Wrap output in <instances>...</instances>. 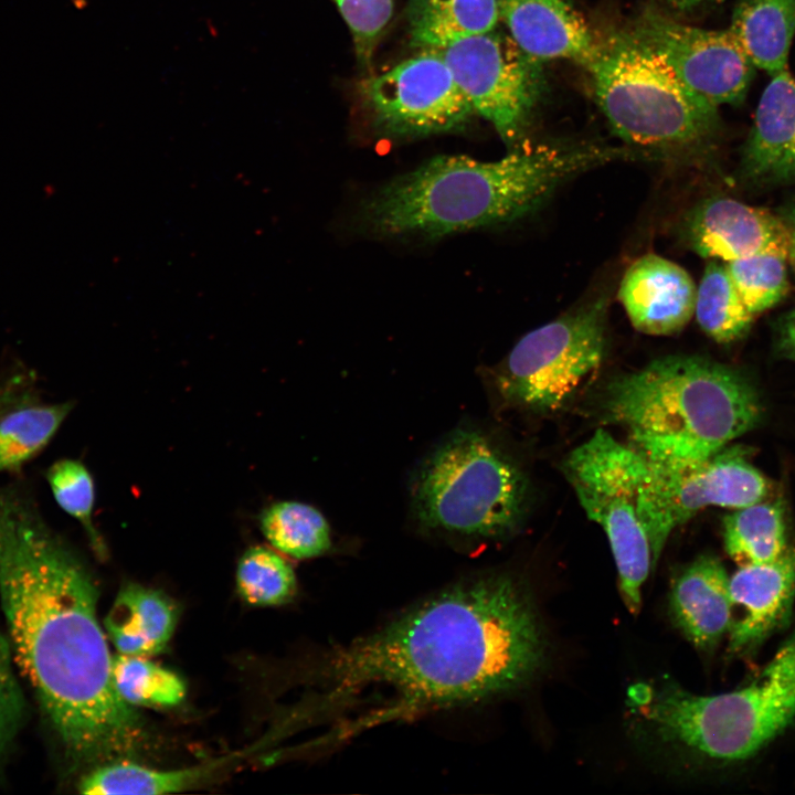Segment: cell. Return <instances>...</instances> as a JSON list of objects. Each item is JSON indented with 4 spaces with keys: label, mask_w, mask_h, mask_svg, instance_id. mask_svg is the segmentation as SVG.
I'll list each match as a JSON object with an SVG mask.
<instances>
[{
    "label": "cell",
    "mask_w": 795,
    "mask_h": 795,
    "mask_svg": "<svg viewBox=\"0 0 795 795\" xmlns=\"http://www.w3.org/2000/svg\"><path fill=\"white\" fill-rule=\"evenodd\" d=\"M791 230V246L788 253V262L795 272V208L789 212L786 219Z\"/></svg>",
    "instance_id": "8d00e7d4"
},
{
    "label": "cell",
    "mask_w": 795,
    "mask_h": 795,
    "mask_svg": "<svg viewBox=\"0 0 795 795\" xmlns=\"http://www.w3.org/2000/svg\"><path fill=\"white\" fill-rule=\"evenodd\" d=\"M607 300L598 298L523 336L496 373L510 404L555 412L591 381L606 347Z\"/></svg>",
    "instance_id": "9c48e42d"
},
{
    "label": "cell",
    "mask_w": 795,
    "mask_h": 795,
    "mask_svg": "<svg viewBox=\"0 0 795 795\" xmlns=\"http://www.w3.org/2000/svg\"><path fill=\"white\" fill-rule=\"evenodd\" d=\"M661 3L677 12H690L702 6L717 2L719 0H659Z\"/></svg>",
    "instance_id": "d590c367"
},
{
    "label": "cell",
    "mask_w": 795,
    "mask_h": 795,
    "mask_svg": "<svg viewBox=\"0 0 795 795\" xmlns=\"http://www.w3.org/2000/svg\"><path fill=\"white\" fill-rule=\"evenodd\" d=\"M433 51L447 63L475 114L516 147L544 89L542 61L523 52L498 26Z\"/></svg>",
    "instance_id": "30bf717a"
},
{
    "label": "cell",
    "mask_w": 795,
    "mask_h": 795,
    "mask_svg": "<svg viewBox=\"0 0 795 795\" xmlns=\"http://www.w3.org/2000/svg\"><path fill=\"white\" fill-rule=\"evenodd\" d=\"M787 262L786 256L763 253L724 263L736 292L754 317L778 304L788 292Z\"/></svg>",
    "instance_id": "f546056e"
},
{
    "label": "cell",
    "mask_w": 795,
    "mask_h": 795,
    "mask_svg": "<svg viewBox=\"0 0 795 795\" xmlns=\"http://www.w3.org/2000/svg\"><path fill=\"white\" fill-rule=\"evenodd\" d=\"M499 17L517 45L537 60L568 59L587 70L597 55L600 43L568 0H499Z\"/></svg>",
    "instance_id": "e0dca14e"
},
{
    "label": "cell",
    "mask_w": 795,
    "mask_h": 795,
    "mask_svg": "<svg viewBox=\"0 0 795 795\" xmlns=\"http://www.w3.org/2000/svg\"><path fill=\"white\" fill-rule=\"evenodd\" d=\"M562 470L586 516L604 530L623 601L638 613L642 586L674 530L659 506L649 462L598 428L566 455Z\"/></svg>",
    "instance_id": "8992f818"
},
{
    "label": "cell",
    "mask_w": 795,
    "mask_h": 795,
    "mask_svg": "<svg viewBox=\"0 0 795 795\" xmlns=\"http://www.w3.org/2000/svg\"><path fill=\"white\" fill-rule=\"evenodd\" d=\"M587 71L612 129L635 148L686 153L718 128V107L689 89L629 31L600 44Z\"/></svg>",
    "instance_id": "52a82bcc"
},
{
    "label": "cell",
    "mask_w": 795,
    "mask_h": 795,
    "mask_svg": "<svg viewBox=\"0 0 795 795\" xmlns=\"http://www.w3.org/2000/svg\"><path fill=\"white\" fill-rule=\"evenodd\" d=\"M695 315L700 328L714 341L730 343L742 338L754 316L736 292L725 265L711 259L696 294Z\"/></svg>",
    "instance_id": "484cf974"
},
{
    "label": "cell",
    "mask_w": 795,
    "mask_h": 795,
    "mask_svg": "<svg viewBox=\"0 0 795 795\" xmlns=\"http://www.w3.org/2000/svg\"><path fill=\"white\" fill-rule=\"evenodd\" d=\"M178 622V608L165 593L137 583L125 584L104 621L117 654L150 657L163 651Z\"/></svg>",
    "instance_id": "ffe728a7"
},
{
    "label": "cell",
    "mask_w": 795,
    "mask_h": 795,
    "mask_svg": "<svg viewBox=\"0 0 795 795\" xmlns=\"http://www.w3.org/2000/svg\"><path fill=\"white\" fill-rule=\"evenodd\" d=\"M528 595L512 579L459 584L327 656L319 683L327 707L372 689L389 691V716L478 701L528 680L544 659Z\"/></svg>",
    "instance_id": "7a4b0ae2"
},
{
    "label": "cell",
    "mask_w": 795,
    "mask_h": 795,
    "mask_svg": "<svg viewBox=\"0 0 795 795\" xmlns=\"http://www.w3.org/2000/svg\"><path fill=\"white\" fill-rule=\"evenodd\" d=\"M235 583L241 598L258 607L284 605L297 593V581L290 564L263 545L251 547L242 554Z\"/></svg>",
    "instance_id": "f1b7e54d"
},
{
    "label": "cell",
    "mask_w": 795,
    "mask_h": 795,
    "mask_svg": "<svg viewBox=\"0 0 795 795\" xmlns=\"http://www.w3.org/2000/svg\"><path fill=\"white\" fill-rule=\"evenodd\" d=\"M361 94L375 123L395 135L457 130L475 114L449 66L433 50L367 78Z\"/></svg>",
    "instance_id": "8fae6325"
},
{
    "label": "cell",
    "mask_w": 795,
    "mask_h": 795,
    "mask_svg": "<svg viewBox=\"0 0 795 795\" xmlns=\"http://www.w3.org/2000/svg\"><path fill=\"white\" fill-rule=\"evenodd\" d=\"M697 288L678 264L655 254L636 259L626 271L618 298L640 332L655 336L680 331L695 315Z\"/></svg>",
    "instance_id": "2e32d148"
},
{
    "label": "cell",
    "mask_w": 795,
    "mask_h": 795,
    "mask_svg": "<svg viewBox=\"0 0 795 795\" xmlns=\"http://www.w3.org/2000/svg\"><path fill=\"white\" fill-rule=\"evenodd\" d=\"M28 396L19 377L0 384V414Z\"/></svg>",
    "instance_id": "836d02e7"
},
{
    "label": "cell",
    "mask_w": 795,
    "mask_h": 795,
    "mask_svg": "<svg viewBox=\"0 0 795 795\" xmlns=\"http://www.w3.org/2000/svg\"><path fill=\"white\" fill-rule=\"evenodd\" d=\"M729 649L755 650L788 618L795 597V547L773 561L740 565L729 580Z\"/></svg>",
    "instance_id": "9a60e30c"
},
{
    "label": "cell",
    "mask_w": 795,
    "mask_h": 795,
    "mask_svg": "<svg viewBox=\"0 0 795 795\" xmlns=\"http://www.w3.org/2000/svg\"><path fill=\"white\" fill-rule=\"evenodd\" d=\"M10 640L0 629V778L26 716Z\"/></svg>",
    "instance_id": "1f68e13d"
},
{
    "label": "cell",
    "mask_w": 795,
    "mask_h": 795,
    "mask_svg": "<svg viewBox=\"0 0 795 795\" xmlns=\"http://www.w3.org/2000/svg\"><path fill=\"white\" fill-rule=\"evenodd\" d=\"M729 30L755 68L774 76L787 68L795 0H739Z\"/></svg>",
    "instance_id": "44dd1931"
},
{
    "label": "cell",
    "mask_w": 795,
    "mask_h": 795,
    "mask_svg": "<svg viewBox=\"0 0 795 795\" xmlns=\"http://www.w3.org/2000/svg\"><path fill=\"white\" fill-rule=\"evenodd\" d=\"M729 580L716 556H698L674 580L670 591L672 619L698 649L714 648L728 634L732 618Z\"/></svg>",
    "instance_id": "d6986e66"
},
{
    "label": "cell",
    "mask_w": 795,
    "mask_h": 795,
    "mask_svg": "<svg viewBox=\"0 0 795 795\" xmlns=\"http://www.w3.org/2000/svg\"><path fill=\"white\" fill-rule=\"evenodd\" d=\"M73 409V402L39 404L26 396L0 414V473L19 469L41 452Z\"/></svg>",
    "instance_id": "603a6c76"
},
{
    "label": "cell",
    "mask_w": 795,
    "mask_h": 795,
    "mask_svg": "<svg viewBox=\"0 0 795 795\" xmlns=\"http://www.w3.org/2000/svg\"><path fill=\"white\" fill-rule=\"evenodd\" d=\"M759 100L743 151V168L757 182H795V78L771 76Z\"/></svg>",
    "instance_id": "ac0fdd59"
},
{
    "label": "cell",
    "mask_w": 795,
    "mask_h": 795,
    "mask_svg": "<svg viewBox=\"0 0 795 795\" xmlns=\"http://www.w3.org/2000/svg\"><path fill=\"white\" fill-rule=\"evenodd\" d=\"M259 527L267 541L295 559L324 554L330 548V531L324 516L298 501H278L259 515Z\"/></svg>",
    "instance_id": "4316f807"
},
{
    "label": "cell",
    "mask_w": 795,
    "mask_h": 795,
    "mask_svg": "<svg viewBox=\"0 0 795 795\" xmlns=\"http://www.w3.org/2000/svg\"><path fill=\"white\" fill-rule=\"evenodd\" d=\"M604 420L658 465L706 458L750 431L761 405L738 371L695 356H667L612 379L601 399Z\"/></svg>",
    "instance_id": "277c9868"
},
{
    "label": "cell",
    "mask_w": 795,
    "mask_h": 795,
    "mask_svg": "<svg viewBox=\"0 0 795 795\" xmlns=\"http://www.w3.org/2000/svg\"><path fill=\"white\" fill-rule=\"evenodd\" d=\"M781 341L784 349L795 356V308L783 319Z\"/></svg>",
    "instance_id": "e575fe53"
},
{
    "label": "cell",
    "mask_w": 795,
    "mask_h": 795,
    "mask_svg": "<svg viewBox=\"0 0 795 795\" xmlns=\"http://www.w3.org/2000/svg\"><path fill=\"white\" fill-rule=\"evenodd\" d=\"M113 680L120 698L135 708L176 707L187 692L176 672L144 656H114Z\"/></svg>",
    "instance_id": "83f0119b"
},
{
    "label": "cell",
    "mask_w": 795,
    "mask_h": 795,
    "mask_svg": "<svg viewBox=\"0 0 795 795\" xmlns=\"http://www.w3.org/2000/svg\"><path fill=\"white\" fill-rule=\"evenodd\" d=\"M46 479L57 505L81 523L95 553L104 558L106 547L93 523L95 485L86 466L76 459H60L49 468Z\"/></svg>",
    "instance_id": "4dcf8cb0"
},
{
    "label": "cell",
    "mask_w": 795,
    "mask_h": 795,
    "mask_svg": "<svg viewBox=\"0 0 795 795\" xmlns=\"http://www.w3.org/2000/svg\"><path fill=\"white\" fill-rule=\"evenodd\" d=\"M216 764L157 770L131 760L113 761L86 771L78 791L88 795H156L180 792L204 781Z\"/></svg>",
    "instance_id": "cb8c5ba5"
},
{
    "label": "cell",
    "mask_w": 795,
    "mask_h": 795,
    "mask_svg": "<svg viewBox=\"0 0 795 795\" xmlns=\"http://www.w3.org/2000/svg\"><path fill=\"white\" fill-rule=\"evenodd\" d=\"M723 541L739 565L775 560L787 549L783 508L761 500L734 509L723 519Z\"/></svg>",
    "instance_id": "d4e9b609"
},
{
    "label": "cell",
    "mask_w": 795,
    "mask_h": 795,
    "mask_svg": "<svg viewBox=\"0 0 795 795\" xmlns=\"http://www.w3.org/2000/svg\"><path fill=\"white\" fill-rule=\"evenodd\" d=\"M683 236L697 254L723 262L773 253L788 258L791 230L775 213L741 201L713 197L697 204L683 221Z\"/></svg>",
    "instance_id": "5bb4252c"
},
{
    "label": "cell",
    "mask_w": 795,
    "mask_h": 795,
    "mask_svg": "<svg viewBox=\"0 0 795 795\" xmlns=\"http://www.w3.org/2000/svg\"><path fill=\"white\" fill-rule=\"evenodd\" d=\"M629 32L714 106L738 105L745 98L755 66L729 29H701L646 9Z\"/></svg>",
    "instance_id": "7c38bea8"
},
{
    "label": "cell",
    "mask_w": 795,
    "mask_h": 795,
    "mask_svg": "<svg viewBox=\"0 0 795 795\" xmlns=\"http://www.w3.org/2000/svg\"><path fill=\"white\" fill-rule=\"evenodd\" d=\"M88 568L17 489H0V605L17 667L72 770L130 760L145 723L118 695Z\"/></svg>",
    "instance_id": "6da1fadb"
},
{
    "label": "cell",
    "mask_w": 795,
    "mask_h": 795,
    "mask_svg": "<svg viewBox=\"0 0 795 795\" xmlns=\"http://www.w3.org/2000/svg\"><path fill=\"white\" fill-rule=\"evenodd\" d=\"M522 470L487 436L459 430L424 462L413 506L426 528L468 538H497L515 530L527 507Z\"/></svg>",
    "instance_id": "ba28073f"
},
{
    "label": "cell",
    "mask_w": 795,
    "mask_h": 795,
    "mask_svg": "<svg viewBox=\"0 0 795 795\" xmlns=\"http://www.w3.org/2000/svg\"><path fill=\"white\" fill-rule=\"evenodd\" d=\"M634 698L636 709L665 740L713 760L751 757L795 720V628L740 688L700 696L674 685L643 686Z\"/></svg>",
    "instance_id": "5b68a950"
},
{
    "label": "cell",
    "mask_w": 795,
    "mask_h": 795,
    "mask_svg": "<svg viewBox=\"0 0 795 795\" xmlns=\"http://www.w3.org/2000/svg\"><path fill=\"white\" fill-rule=\"evenodd\" d=\"M649 464L659 506L672 529L709 506L739 509L764 500L770 488L743 447L725 446L686 464Z\"/></svg>",
    "instance_id": "4fadbf2b"
},
{
    "label": "cell",
    "mask_w": 795,
    "mask_h": 795,
    "mask_svg": "<svg viewBox=\"0 0 795 795\" xmlns=\"http://www.w3.org/2000/svg\"><path fill=\"white\" fill-rule=\"evenodd\" d=\"M406 20L415 47L438 49L499 26V0H409Z\"/></svg>",
    "instance_id": "7402d4cb"
},
{
    "label": "cell",
    "mask_w": 795,
    "mask_h": 795,
    "mask_svg": "<svg viewBox=\"0 0 795 795\" xmlns=\"http://www.w3.org/2000/svg\"><path fill=\"white\" fill-rule=\"evenodd\" d=\"M632 157L596 145L529 146L495 161L439 156L372 194L362 220L378 234L427 237L502 224L537 210L576 174Z\"/></svg>",
    "instance_id": "3957f363"
},
{
    "label": "cell",
    "mask_w": 795,
    "mask_h": 795,
    "mask_svg": "<svg viewBox=\"0 0 795 795\" xmlns=\"http://www.w3.org/2000/svg\"><path fill=\"white\" fill-rule=\"evenodd\" d=\"M333 1L351 32L359 64L369 67L380 35L391 20L393 0Z\"/></svg>",
    "instance_id": "d6a6232c"
}]
</instances>
